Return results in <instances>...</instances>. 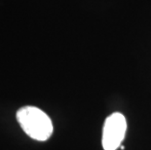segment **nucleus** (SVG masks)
I'll return each mask as SVG.
<instances>
[{"mask_svg":"<svg viewBox=\"0 0 151 150\" xmlns=\"http://www.w3.org/2000/svg\"><path fill=\"white\" fill-rule=\"evenodd\" d=\"M17 120L28 136L35 140L45 141L53 133L50 117L35 106H24L17 112Z\"/></svg>","mask_w":151,"mask_h":150,"instance_id":"nucleus-1","label":"nucleus"},{"mask_svg":"<svg viewBox=\"0 0 151 150\" xmlns=\"http://www.w3.org/2000/svg\"><path fill=\"white\" fill-rule=\"evenodd\" d=\"M127 121L123 114L115 112L104 122L102 131V147L104 150H116L126 135Z\"/></svg>","mask_w":151,"mask_h":150,"instance_id":"nucleus-2","label":"nucleus"}]
</instances>
